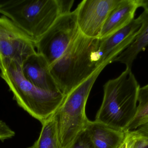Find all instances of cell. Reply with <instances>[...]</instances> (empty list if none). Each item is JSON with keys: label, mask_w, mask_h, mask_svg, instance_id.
<instances>
[{"label": "cell", "mask_w": 148, "mask_h": 148, "mask_svg": "<svg viewBox=\"0 0 148 148\" xmlns=\"http://www.w3.org/2000/svg\"><path fill=\"white\" fill-rule=\"evenodd\" d=\"M99 38H89L80 33L49 66L60 92L65 96L101 67H106L99 51Z\"/></svg>", "instance_id": "1"}, {"label": "cell", "mask_w": 148, "mask_h": 148, "mask_svg": "<svg viewBox=\"0 0 148 148\" xmlns=\"http://www.w3.org/2000/svg\"><path fill=\"white\" fill-rule=\"evenodd\" d=\"M0 76L18 106L41 123L55 114L65 97L60 92H49L35 87L25 78L21 64L15 60L1 57Z\"/></svg>", "instance_id": "2"}, {"label": "cell", "mask_w": 148, "mask_h": 148, "mask_svg": "<svg viewBox=\"0 0 148 148\" xmlns=\"http://www.w3.org/2000/svg\"><path fill=\"white\" fill-rule=\"evenodd\" d=\"M140 84L126 68L119 76L103 86L102 103L95 121L119 131H125L136 115Z\"/></svg>", "instance_id": "3"}, {"label": "cell", "mask_w": 148, "mask_h": 148, "mask_svg": "<svg viewBox=\"0 0 148 148\" xmlns=\"http://www.w3.org/2000/svg\"><path fill=\"white\" fill-rule=\"evenodd\" d=\"M104 67H101L66 95L54 114L62 148H69L86 129L89 121L85 113L87 101L96 80Z\"/></svg>", "instance_id": "4"}, {"label": "cell", "mask_w": 148, "mask_h": 148, "mask_svg": "<svg viewBox=\"0 0 148 148\" xmlns=\"http://www.w3.org/2000/svg\"><path fill=\"white\" fill-rule=\"evenodd\" d=\"M80 33L75 10L60 16L35 46L50 66L62 56Z\"/></svg>", "instance_id": "5"}, {"label": "cell", "mask_w": 148, "mask_h": 148, "mask_svg": "<svg viewBox=\"0 0 148 148\" xmlns=\"http://www.w3.org/2000/svg\"><path fill=\"white\" fill-rule=\"evenodd\" d=\"M121 0H84L75 9L80 33L89 38H99L103 24Z\"/></svg>", "instance_id": "6"}, {"label": "cell", "mask_w": 148, "mask_h": 148, "mask_svg": "<svg viewBox=\"0 0 148 148\" xmlns=\"http://www.w3.org/2000/svg\"><path fill=\"white\" fill-rule=\"evenodd\" d=\"M28 36L4 16L0 17V56L21 63L36 53Z\"/></svg>", "instance_id": "7"}, {"label": "cell", "mask_w": 148, "mask_h": 148, "mask_svg": "<svg viewBox=\"0 0 148 148\" xmlns=\"http://www.w3.org/2000/svg\"><path fill=\"white\" fill-rule=\"evenodd\" d=\"M141 26L139 17L120 30L105 38L100 39L99 51L105 66L114 62L115 59L134 41Z\"/></svg>", "instance_id": "8"}, {"label": "cell", "mask_w": 148, "mask_h": 148, "mask_svg": "<svg viewBox=\"0 0 148 148\" xmlns=\"http://www.w3.org/2000/svg\"><path fill=\"white\" fill-rule=\"evenodd\" d=\"M49 67L45 58L37 52L29 56L21 64L24 77L35 87L49 92H60Z\"/></svg>", "instance_id": "9"}, {"label": "cell", "mask_w": 148, "mask_h": 148, "mask_svg": "<svg viewBox=\"0 0 148 148\" xmlns=\"http://www.w3.org/2000/svg\"><path fill=\"white\" fill-rule=\"evenodd\" d=\"M140 7V0H121L108 16L99 38H105L127 25L134 19Z\"/></svg>", "instance_id": "10"}, {"label": "cell", "mask_w": 148, "mask_h": 148, "mask_svg": "<svg viewBox=\"0 0 148 148\" xmlns=\"http://www.w3.org/2000/svg\"><path fill=\"white\" fill-rule=\"evenodd\" d=\"M86 129L95 148H119L125 140V131L116 130L95 121H89Z\"/></svg>", "instance_id": "11"}, {"label": "cell", "mask_w": 148, "mask_h": 148, "mask_svg": "<svg viewBox=\"0 0 148 148\" xmlns=\"http://www.w3.org/2000/svg\"><path fill=\"white\" fill-rule=\"evenodd\" d=\"M138 17L141 26L134 41L114 61L125 64L127 68L132 69L139 54L144 51L148 46V11L144 10Z\"/></svg>", "instance_id": "12"}, {"label": "cell", "mask_w": 148, "mask_h": 148, "mask_svg": "<svg viewBox=\"0 0 148 148\" xmlns=\"http://www.w3.org/2000/svg\"><path fill=\"white\" fill-rule=\"evenodd\" d=\"M53 115L42 123L39 138L32 146L27 148H62Z\"/></svg>", "instance_id": "13"}, {"label": "cell", "mask_w": 148, "mask_h": 148, "mask_svg": "<svg viewBox=\"0 0 148 148\" xmlns=\"http://www.w3.org/2000/svg\"><path fill=\"white\" fill-rule=\"evenodd\" d=\"M137 112L126 131L136 129L148 123V84L140 88Z\"/></svg>", "instance_id": "14"}, {"label": "cell", "mask_w": 148, "mask_h": 148, "mask_svg": "<svg viewBox=\"0 0 148 148\" xmlns=\"http://www.w3.org/2000/svg\"><path fill=\"white\" fill-rule=\"evenodd\" d=\"M125 132L126 148H148V123Z\"/></svg>", "instance_id": "15"}, {"label": "cell", "mask_w": 148, "mask_h": 148, "mask_svg": "<svg viewBox=\"0 0 148 148\" xmlns=\"http://www.w3.org/2000/svg\"><path fill=\"white\" fill-rule=\"evenodd\" d=\"M69 148H95L89 135L85 129L76 138Z\"/></svg>", "instance_id": "16"}, {"label": "cell", "mask_w": 148, "mask_h": 148, "mask_svg": "<svg viewBox=\"0 0 148 148\" xmlns=\"http://www.w3.org/2000/svg\"><path fill=\"white\" fill-rule=\"evenodd\" d=\"M15 132L10 129L5 123L0 121V140L3 142L5 140L14 136Z\"/></svg>", "instance_id": "17"}, {"label": "cell", "mask_w": 148, "mask_h": 148, "mask_svg": "<svg viewBox=\"0 0 148 148\" xmlns=\"http://www.w3.org/2000/svg\"><path fill=\"white\" fill-rule=\"evenodd\" d=\"M74 1V0H57L61 15L69 14L72 12L71 10L73 5Z\"/></svg>", "instance_id": "18"}, {"label": "cell", "mask_w": 148, "mask_h": 148, "mask_svg": "<svg viewBox=\"0 0 148 148\" xmlns=\"http://www.w3.org/2000/svg\"><path fill=\"white\" fill-rule=\"evenodd\" d=\"M140 7L144 8V10L148 11V0H140Z\"/></svg>", "instance_id": "19"}, {"label": "cell", "mask_w": 148, "mask_h": 148, "mask_svg": "<svg viewBox=\"0 0 148 148\" xmlns=\"http://www.w3.org/2000/svg\"><path fill=\"white\" fill-rule=\"evenodd\" d=\"M126 148V143H125V141L123 142V143L122 144L121 146L119 148Z\"/></svg>", "instance_id": "20"}, {"label": "cell", "mask_w": 148, "mask_h": 148, "mask_svg": "<svg viewBox=\"0 0 148 148\" xmlns=\"http://www.w3.org/2000/svg\"><path fill=\"white\" fill-rule=\"evenodd\" d=\"M0 60H1V56H0Z\"/></svg>", "instance_id": "21"}]
</instances>
